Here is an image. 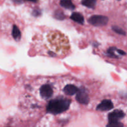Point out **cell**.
Segmentation results:
<instances>
[{"label": "cell", "mask_w": 127, "mask_h": 127, "mask_svg": "<svg viewBox=\"0 0 127 127\" xmlns=\"http://www.w3.org/2000/svg\"><path fill=\"white\" fill-rule=\"evenodd\" d=\"M55 18H57V19L59 20H63L65 18V16H64V13H63L62 11H56L55 13Z\"/></svg>", "instance_id": "9a60e30c"}, {"label": "cell", "mask_w": 127, "mask_h": 127, "mask_svg": "<svg viewBox=\"0 0 127 127\" xmlns=\"http://www.w3.org/2000/svg\"><path fill=\"white\" fill-rule=\"evenodd\" d=\"M125 116V114L122 110H115L112 112L110 113L108 115V120L109 122H119V120L122 119Z\"/></svg>", "instance_id": "277c9868"}, {"label": "cell", "mask_w": 127, "mask_h": 127, "mask_svg": "<svg viewBox=\"0 0 127 127\" xmlns=\"http://www.w3.org/2000/svg\"><path fill=\"white\" fill-rule=\"evenodd\" d=\"M112 29L113 31L114 32H115L116 33H119V34L124 35H126V32L124 31L123 29H122L120 27H117V26H112Z\"/></svg>", "instance_id": "5bb4252c"}, {"label": "cell", "mask_w": 127, "mask_h": 127, "mask_svg": "<svg viewBox=\"0 0 127 127\" xmlns=\"http://www.w3.org/2000/svg\"><path fill=\"white\" fill-rule=\"evenodd\" d=\"M24 1H30V2H37L38 0H24Z\"/></svg>", "instance_id": "2e32d148"}, {"label": "cell", "mask_w": 127, "mask_h": 127, "mask_svg": "<svg viewBox=\"0 0 127 127\" xmlns=\"http://www.w3.org/2000/svg\"><path fill=\"white\" fill-rule=\"evenodd\" d=\"M71 19L74 21V22H78L80 24H83L84 22V18L81 14L79 12H73L71 15Z\"/></svg>", "instance_id": "9c48e42d"}, {"label": "cell", "mask_w": 127, "mask_h": 127, "mask_svg": "<svg viewBox=\"0 0 127 127\" xmlns=\"http://www.w3.org/2000/svg\"><path fill=\"white\" fill-rule=\"evenodd\" d=\"M96 0H81V4L88 8L94 9L96 5Z\"/></svg>", "instance_id": "7c38bea8"}, {"label": "cell", "mask_w": 127, "mask_h": 127, "mask_svg": "<svg viewBox=\"0 0 127 127\" xmlns=\"http://www.w3.org/2000/svg\"><path fill=\"white\" fill-rule=\"evenodd\" d=\"M76 99L80 104H84V105L89 104V97L88 96V93L84 88L78 89L76 96Z\"/></svg>", "instance_id": "3957f363"}, {"label": "cell", "mask_w": 127, "mask_h": 127, "mask_svg": "<svg viewBox=\"0 0 127 127\" xmlns=\"http://www.w3.org/2000/svg\"><path fill=\"white\" fill-rule=\"evenodd\" d=\"M71 101L65 98H56L50 100L47 105V112L49 114H57L64 112L69 109Z\"/></svg>", "instance_id": "6da1fadb"}, {"label": "cell", "mask_w": 127, "mask_h": 127, "mask_svg": "<svg viewBox=\"0 0 127 127\" xmlns=\"http://www.w3.org/2000/svg\"><path fill=\"white\" fill-rule=\"evenodd\" d=\"M119 1H120V0H119Z\"/></svg>", "instance_id": "e0dca14e"}, {"label": "cell", "mask_w": 127, "mask_h": 127, "mask_svg": "<svg viewBox=\"0 0 127 127\" xmlns=\"http://www.w3.org/2000/svg\"><path fill=\"white\" fill-rule=\"evenodd\" d=\"M12 35L14 39L16 41L20 40L21 38V32L20 31L19 29L16 26L14 25L13 27H12Z\"/></svg>", "instance_id": "8fae6325"}, {"label": "cell", "mask_w": 127, "mask_h": 127, "mask_svg": "<svg viewBox=\"0 0 127 127\" xmlns=\"http://www.w3.org/2000/svg\"><path fill=\"white\" fill-rule=\"evenodd\" d=\"M107 127H124V124L120 122H109L107 125Z\"/></svg>", "instance_id": "4fadbf2b"}, {"label": "cell", "mask_w": 127, "mask_h": 127, "mask_svg": "<svg viewBox=\"0 0 127 127\" xmlns=\"http://www.w3.org/2000/svg\"><path fill=\"white\" fill-rule=\"evenodd\" d=\"M114 108V104L110 100H102L99 105L97 106L96 110L100 111H108L112 110Z\"/></svg>", "instance_id": "8992f818"}, {"label": "cell", "mask_w": 127, "mask_h": 127, "mask_svg": "<svg viewBox=\"0 0 127 127\" xmlns=\"http://www.w3.org/2000/svg\"><path fill=\"white\" fill-rule=\"evenodd\" d=\"M107 56L111 57V58H119L120 57L119 55L125 56L126 55V52L120 49H118L115 47H110L107 51Z\"/></svg>", "instance_id": "52a82bcc"}, {"label": "cell", "mask_w": 127, "mask_h": 127, "mask_svg": "<svg viewBox=\"0 0 127 127\" xmlns=\"http://www.w3.org/2000/svg\"><path fill=\"white\" fill-rule=\"evenodd\" d=\"M88 22L94 26H104L107 24L109 18L102 15H94L88 19Z\"/></svg>", "instance_id": "7a4b0ae2"}, {"label": "cell", "mask_w": 127, "mask_h": 127, "mask_svg": "<svg viewBox=\"0 0 127 127\" xmlns=\"http://www.w3.org/2000/svg\"><path fill=\"white\" fill-rule=\"evenodd\" d=\"M78 88L73 84H68L63 89V91L66 94L69 95H73L76 94L78 91Z\"/></svg>", "instance_id": "ba28073f"}, {"label": "cell", "mask_w": 127, "mask_h": 127, "mask_svg": "<svg viewBox=\"0 0 127 127\" xmlns=\"http://www.w3.org/2000/svg\"><path fill=\"white\" fill-rule=\"evenodd\" d=\"M60 4L64 8L69 10H73L76 7L75 5L72 2V0H61Z\"/></svg>", "instance_id": "30bf717a"}, {"label": "cell", "mask_w": 127, "mask_h": 127, "mask_svg": "<svg viewBox=\"0 0 127 127\" xmlns=\"http://www.w3.org/2000/svg\"><path fill=\"white\" fill-rule=\"evenodd\" d=\"M53 89L49 84H44L40 89V94L43 99H49L53 95Z\"/></svg>", "instance_id": "5b68a950"}]
</instances>
